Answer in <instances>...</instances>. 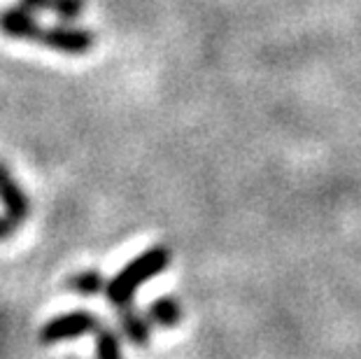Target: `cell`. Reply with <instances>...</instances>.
Masks as SVG:
<instances>
[{
    "label": "cell",
    "instance_id": "6da1fadb",
    "mask_svg": "<svg viewBox=\"0 0 361 359\" xmlns=\"http://www.w3.org/2000/svg\"><path fill=\"white\" fill-rule=\"evenodd\" d=\"M171 264V250L168 248H149L145 250L142 255H137L133 262L126 264L117 276L110 280V285L105 287V296L107 301L117 308H126L130 305V299L137 292V287L149 282L154 276H159L161 271L168 269Z\"/></svg>",
    "mask_w": 361,
    "mask_h": 359
},
{
    "label": "cell",
    "instance_id": "7a4b0ae2",
    "mask_svg": "<svg viewBox=\"0 0 361 359\" xmlns=\"http://www.w3.org/2000/svg\"><path fill=\"white\" fill-rule=\"evenodd\" d=\"M33 42L68 56H82L96 44V37L89 28L75 26L68 21V24H54V26L40 24L33 35Z\"/></svg>",
    "mask_w": 361,
    "mask_h": 359
},
{
    "label": "cell",
    "instance_id": "3957f363",
    "mask_svg": "<svg viewBox=\"0 0 361 359\" xmlns=\"http://www.w3.org/2000/svg\"><path fill=\"white\" fill-rule=\"evenodd\" d=\"M98 329V320L94 312L87 310H73V312H61V315L51 317L40 331L42 346H54L61 341H75L84 334H91Z\"/></svg>",
    "mask_w": 361,
    "mask_h": 359
},
{
    "label": "cell",
    "instance_id": "277c9868",
    "mask_svg": "<svg viewBox=\"0 0 361 359\" xmlns=\"http://www.w3.org/2000/svg\"><path fill=\"white\" fill-rule=\"evenodd\" d=\"M0 201L5 205V215L10 217L14 224H24L28 217V198L24 194V189L17 185L14 175L10 173L7 164L0 162Z\"/></svg>",
    "mask_w": 361,
    "mask_h": 359
},
{
    "label": "cell",
    "instance_id": "5b68a950",
    "mask_svg": "<svg viewBox=\"0 0 361 359\" xmlns=\"http://www.w3.org/2000/svg\"><path fill=\"white\" fill-rule=\"evenodd\" d=\"M37 26H40V21L35 19V12H30L24 5L7 7V10L0 12V30L7 37H14V40L33 42Z\"/></svg>",
    "mask_w": 361,
    "mask_h": 359
},
{
    "label": "cell",
    "instance_id": "8992f818",
    "mask_svg": "<svg viewBox=\"0 0 361 359\" xmlns=\"http://www.w3.org/2000/svg\"><path fill=\"white\" fill-rule=\"evenodd\" d=\"M19 5L28 7L30 12H51L63 21H75L82 17L87 0H19Z\"/></svg>",
    "mask_w": 361,
    "mask_h": 359
},
{
    "label": "cell",
    "instance_id": "52a82bcc",
    "mask_svg": "<svg viewBox=\"0 0 361 359\" xmlns=\"http://www.w3.org/2000/svg\"><path fill=\"white\" fill-rule=\"evenodd\" d=\"M119 324L121 331H124V336L133 346H147L149 343V320L145 315H137L128 305L119 312Z\"/></svg>",
    "mask_w": 361,
    "mask_h": 359
},
{
    "label": "cell",
    "instance_id": "ba28073f",
    "mask_svg": "<svg viewBox=\"0 0 361 359\" xmlns=\"http://www.w3.org/2000/svg\"><path fill=\"white\" fill-rule=\"evenodd\" d=\"M147 317L161 327H175L182 320V305L175 296H164V299H159L149 305Z\"/></svg>",
    "mask_w": 361,
    "mask_h": 359
},
{
    "label": "cell",
    "instance_id": "9c48e42d",
    "mask_svg": "<svg viewBox=\"0 0 361 359\" xmlns=\"http://www.w3.org/2000/svg\"><path fill=\"white\" fill-rule=\"evenodd\" d=\"M68 289H73V292L80 296H94L101 292V289H105L103 276L98 271H82L68 280Z\"/></svg>",
    "mask_w": 361,
    "mask_h": 359
},
{
    "label": "cell",
    "instance_id": "30bf717a",
    "mask_svg": "<svg viewBox=\"0 0 361 359\" xmlns=\"http://www.w3.org/2000/svg\"><path fill=\"white\" fill-rule=\"evenodd\" d=\"M96 357L98 359H124L121 357L119 336L112 329H96Z\"/></svg>",
    "mask_w": 361,
    "mask_h": 359
},
{
    "label": "cell",
    "instance_id": "8fae6325",
    "mask_svg": "<svg viewBox=\"0 0 361 359\" xmlns=\"http://www.w3.org/2000/svg\"><path fill=\"white\" fill-rule=\"evenodd\" d=\"M19 224H14V221L10 217H0V241H5V238H10V236L17 231Z\"/></svg>",
    "mask_w": 361,
    "mask_h": 359
}]
</instances>
